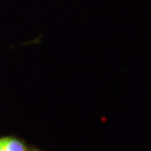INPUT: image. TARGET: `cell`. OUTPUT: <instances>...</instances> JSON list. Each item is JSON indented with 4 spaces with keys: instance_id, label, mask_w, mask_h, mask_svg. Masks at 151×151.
<instances>
[{
    "instance_id": "obj_3",
    "label": "cell",
    "mask_w": 151,
    "mask_h": 151,
    "mask_svg": "<svg viewBox=\"0 0 151 151\" xmlns=\"http://www.w3.org/2000/svg\"><path fill=\"white\" fill-rule=\"evenodd\" d=\"M30 151H39V150H30Z\"/></svg>"
},
{
    "instance_id": "obj_1",
    "label": "cell",
    "mask_w": 151,
    "mask_h": 151,
    "mask_svg": "<svg viewBox=\"0 0 151 151\" xmlns=\"http://www.w3.org/2000/svg\"><path fill=\"white\" fill-rule=\"evenodd\" d=\"M1 145L5 151H27V148L22 140L14 137H2L0 138Z\"/></svg>"
},
{
    "instance_id": "obj_2",
    "label": "cell",
    "mask_w": 151,
    "mask_h": 151,
    "mask_svg": "<svg viewBox=\"0 0 151 151\" xmlns=\"http://www.w3.org/2000/svg\"><path fill=\"white\" fill-rule=\"evenodd\" d=\"M0 151H5L4 147H2V145H1V141H0Z\"/></svg>"
}]
</instances>
